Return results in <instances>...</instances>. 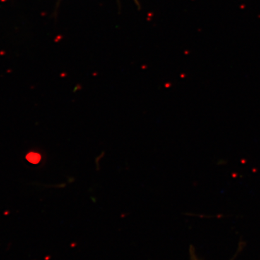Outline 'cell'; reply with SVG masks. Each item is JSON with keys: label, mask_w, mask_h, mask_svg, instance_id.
<instances>
[{"label": "cell", "mask_w": 260, "mask_h": 260, "mask_svg": "<svg viewBox=\"0 0 260 260\" xmlns=\"http://www.w3.org/2000/svg\"><path fill=\"white\" fill-rule=\"evenodd\" d=\"M190 257L191 260H200L195 254L194 249H190Z\"/></svg>", "instance_id": "6da1fadb"}]
</instances>
